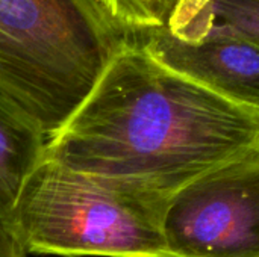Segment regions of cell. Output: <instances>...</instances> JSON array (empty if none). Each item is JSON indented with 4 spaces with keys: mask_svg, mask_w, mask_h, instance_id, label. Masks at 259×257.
<instances>
[{
    "mask_svg": "<svg viewBox=\"0 0 259 257\" xmlns=\"http://www.w3.org/2000/svg\"><path fill=\"white\" fill-rule=\"evenodd\" d=\"M127 38L99 0H0V94L49 139Z\"/></svg>",
    "mask_w": 259,
    "mask_h": 257,
    "instance_id": "7a4b0ae2",
    "label": "cell"
},
{
    "mask_svg": "<svg viewBox=\"0 0 259 257\" xmlns=\"http://www.w3.org/2000/svg\"><path fill=\"white\" fill-rule=\"evenodd\" d=\"M164 236L171 257H259V153L175 192Z\"/></svg>",
    "mask_w": 259,
    "mask_h": 257,
    "instance_id": "277c9868",
    "label": "cell"
},
{
    "mask_svg": "<svg viewBox=\"0 0 259 257\" xmlns=\"http://www.w3.org/2000/svg\"><path fill=\"white\" fill-rule=\"evenodd\" d=\"M47 138L0 94V218L9 227L21 188L44 159Z\"/></svg>",
    "mask_w": 259,
    "mask_h": 257,
    "instance_id": "8992f818",
    "label": "cell"
},
{
    "mask_svg": "<svg viewBox=\"0 0 259 257\" xmlns=\"http://www.w3.org/2000/svg\"><path fill=\"white\" fill-rule=\"evenodd\" d=\"M127 35L165 27L182 0H99Z\"/></svg>",
    "mask_w": 259,
    "mask_h": 257,
    "instance_id": "ba28073f",
    "label": "cell"
},
{
    "mask_svg": "<svg viewBox=\"0 0 259 257\" xmlns=\"http://www.w3.org/2000/svg\"><path fill=\"white\" fill-rule=\"evenodd\" d=\"M168 200L44 156L21 188L9 229L26 254L171 257L164 236Z\"/></svg>",
    "mask_w": 259,
    "mask_h": 257,
    "instance_id": "3957f363",
    "label": "cell"
},
{
    "mask_svg": "<svg viewBox=\"0 0 259 257\" xmlns=\"http://www.w3.org/2000/svg\"><path fill=\"white\" fill-rule=\"evenodd\" d=\"M129 36L165 68L259 114V47L234 29L176 9L165 27Z\"/></svg>",
    "mask_w": 259,
    "mask_h": 257,
    "instance_id": "5b68a950",
    "label": "cell"
},
{
    "mask_svg": "<svg viewBox=\"0 0 259 257\" xmlns=\"http://www.w3.org/2000/svg\"><path fill=\"white\" fill-rule=\"evenodd\" d=\"M178 9L222 23L259 47V0H182Z\"/></svg>",
    "mask_w": 259,
    "mask_h": 257,
    "instance_id": "52a82bcc",
    "label": "cell"
},
{
    "mask_svg": "<svg viewBox=\"0 0 259 257\" xmlns=\"http://www.w3.org/2000/svg\"><path fill=\"white\" fill-rule=\"evenodd\" d=\"M259 153V114L165 68L129 36L46 158L170 197Z\"/></svg>",
    "mask_w": 259,
    "mask_h": 257,
    "instance_id": "6da1fadb",
    "label": "cell"
},
{
    "mask_svg": "<svg viewBox=\"0 0 259 257\" xmlns=\"http://www.w3.org/2000/svg\"><path fill=\"white\" fill-rule=\"evenodd\" d=\"M0 257H26V251L15 239L11 229L0 218Z\"/></svg>",
    "mask_w": 259,
    "mask_h": 257,
    "instance_id": "9c48e42d",
    "label": "cell"
}]
</instances>
